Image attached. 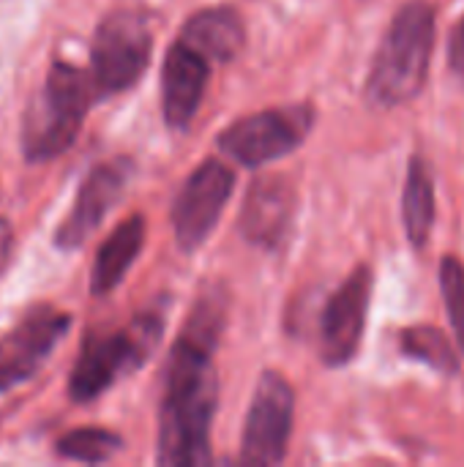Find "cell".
<instances>
[{
    "mask_svg": "<svg viewBox=\"0 0 464 467\" xmlns=\"http://www.w3.org/2000/svg\"><path fill=\"white\" fill-rule=\"evenodd\" d=\"M435 33L438 19L429 3L416 0L399 8L377 47L372 74L366 79V99L375 107H402L424 90L435 49Z\"/></svg>",
    "mask_w": 464,
    "mask_h": 467,
    "instance_id": "7a4b0ae2",
    "label": "cell"
},
{
    "mask_svg": "<svg viewBox=\"0 0 464 467\" xmlns=\"http://www.w3.org/2000/svg\"><path fill=\"white\" fill-rule=\"evenodd\" d=\"M402 353L413 361H421L432 367L440 375H457L459 372V353L449 342V337L435 326H413L402 331L399 337Z\"/></svg>",
    "mask_w": 464,
    "mask_h": 467,
    "instance_id": "e0dca14e",
    "label": "cell"
},
{
    "mask_svg": "<svg viewBox=\"0 0 464 467\" xmlns=\"http://www.w3.org/2000/svg\"><path fill=\"white\" fill-rule=\"evenodd\" d=\"M161 334V320L139 317L129 328L88 334L79 358L71 372L68 394L74 402H90L101 397L123 375L134 372L153 350Z\"/></svg>",
    "mask_w": 464,
    "mask_h": 467,
    "instance_id": "277c9868",
    "label": "cell"
},
{
    "mask_svg": "<svg viewBox=\"0 0 464 467\" xmlns=\"http://www.w3.org/2000/svg\"><path fill=\"white\" fill-rule=\"evenodd\" d=\"M153 33L142 14L115 11L96 27L90 49V79L96 93H123L137 85L150 63Z\"/></svg>",
    "mask_w": 464,
    "mask_h": 467,
    "instance_id": "5b68a950",
    "label": "cell"
},
{
    "mask_svg": "<svg viewBox=\"0 0 464 467\" xmlns=\"http://www.w3.org/2000/svg\"><path fill=\"white\" fill-rule=\"evenodd\" d=\"M372 287V268L358 265L328 298L320 320V358L325 367H345L356 358L366 328Z\"/></svg>",
    "mask_w": 464,
    "mask_h": 467,
    "instance_id": "9c48e42d",
    "label": "cell"
},
{
    "mask_svg": "<svg viewBox=\"0 0 464 467\" xmlns=\"http://www.w3.org/2000/svg\"><path fill=\"white\" fill-rule=\"evenodd\" d=\"M96 85L90 74L71 63H52L41 90L25 109L22 153L30 161H46L68 150L82 129Z\"/></svg>",
    "mask_w": 464,
    "mask_h": 467,
    "instance_id": "3957f363",
    "label": "cell"
},
{
    "mask_svg": "<svg viewBox=\"0 0 464 467\" xmlns=\"http://www.w3.org/2000/svg\"><path fill=\"white\" fill-rule=\"evenodd\" d=\"M295 394L279 372H265L257 383L246 430L241 441V460L246 465H279L293 435Z\"/></svg>",
    "mask_w": 464,
    "mask_h": 467,
    "instance_id": "52a82bcc",
    "label": "cell"
},
{
    "mask_svg": "<svg viewBox=\"0 0 464 467\" xmlns=\"http://www.w3.org/2000/svg\"><path fill=\"white\" fill-rule=\"evenodd\" d=\"M11 246H14L11 230H8V224L0 219V274H3V268L8 265V260H11Z\"/></svg>",
    "mask_w": 464,
    "mask_h": 467,
    "instance_id": "44dd1931",
    "label": "cell"
},
{
    "mask_svg": "<svg viewBox=\"0 0 464 467\" xmlns=\"http://www.w3.org/2000/svg\"><path fill=\"white\" fill-rule=\"evenodd\" d=\"M142 244H145V219L134 213L123 219L115 227V233L101 244L96 263H93V274H90V293L93 296L112 293L129 274L131 263L139 257Z\"/></svg>",
    "mask_w": 464,
    "mask_h": 467,
    "instance_id": "9a60e30c",
    "label": "cell"
},
{
    "mask_svg": "<svg viewBox=\"0 0 464 467\" xmlns=\"http://www.w3.org/2000/svg\"><path fill=\"white\" fill-rule=\"evenodd\" d=\"M402 219L405 233L416 249H424L432 227H435V178L429 164L421 156H413L405 178V194H402Z\"/></svg>",
    "mask_w": 464,
    "mask_h": 467,
    "instance_id": "2e32d148",
    "label": "cell"
},
{
    "mask_svg": "<svg viewBox=\"0 0 464 467\" xmlns=\"http://www.w3.org/2000/svg\"><path fill=\"white\" fill-rule=\"evenodd\" d=\"M232 186H235L232 170L216 159L202 161L189 175V181L183 183V189L172 205L175 244L186 254L197 252L211 238V233L216 230L219 216L232 194Z\"/></svg>",
    "mask_w": 464,
    "mask_h": 467,
    "instance_id": "ba28073f",
    "label": "cell"
},
{
    "mask_svg": "<svg viewBox=\"0 0 464 467\" xmlns=\"http://www.w3.org/2000/svg\"><path fill=\"white\" fill-rule=\"evenodd\" d=\"M208 74L211 63L200 52L183 41L170 47L161 68V109L170 129H186L194 120V112L202 104Z\"/></svg>",
    "mask_w": 464,
    "mask_h": 467,
    "instance_id": "7c38bea8",
    "label": "cell"
},
{
    "mask_svg": "<svg viewBox=\"0 0 464 467\" xmlns=\"http://www.w3.org/2000/svg\"><path fill=\"white\" fill-rule=\"evenodd\" d=\"M71 317L66 312L41 306L27 312L11 331L0 337V391L16 389L30 380L52 356Z\"/></svg>",
    "mask_w": 464,
    "mask_h": 467,
    "instance_id": "30bf717a",
    "label": "cell"
},
{
    "mask_svg": "<svg viewBox=\"0 0 464 467\" xmlns=\"http://www.w3.org/2000/svg\"><path fill=\"white\" fill-rule=\"evenodd\" d=\"M216 334L219 309L208 312L202 304L170 353L159 413V465L200 467L211 462V421L219 400V380L211 358Z\"/></svg>",
    "mask_w": 464,
    "mask_h": 467,
    "instance_id": "6da1fadb",
    "label": "cell"
},
{
    "mask_svg": "<svg viewBox=\"0 0 464 467\" xmlns=\"http://www.w3.org/2000/svg\"><path fill=\"white\" fill-rule=\"evenodd\" d=\"M118 449H120V438L112 435L109 430H96V427L68 432L57 443V454L74 462H107L118 454Z\"/></svg>",
    "mask_w": 464,
    "mask_h": 467,
    "instance_id": "ac0fdd59",
    "label": "cell"
},
{
    "mask_svg": "<svg viewBox=\"0 0 464 467\" xmlns=\"http://www.w3.org/2000/svg\"><path fill=\"white\" fill-rule=\"evenodd\" d=\"M243 22L232 8L197 11L180 33V41L200 52L208 63H227L243 47Z\"/></svg>",
    "mask_w": 464,
    "mask_h": 467,
    "instance_id": "5bb4252c",
    "label": "cell"
},
{
    "mask_svg": "<svg viewBox=\"0 0 464 467\" xmlns=\"http://www.w3.org/2000/svg\"><path fill=\"white\" fill-rule=\"evenodd\" d=\"M295 213V194L284 178H260L246 194L241 233L246 241L273 249L284 241Z\"/></svg>",
    "mask_w": 464,
    "mask_h": 467,
    "instance_id": "4fadbf2b",
    "label": "cell"
},
{
    "mask_svg": "<svg viewBox=\"0 0 464 467\" xmlns=\"http://www.w3.org/2000/svg\"><path fill=\"white\" fill-rule=\"evenodd\" d=\"M440 290H443V304H446L454 337L464 350V265L454 254H446L440 263Z\"/></svg>",
    "mask_w": 464,
    "mask_h": 467,
    "instance_id": "d6986e66",
    "label": "cell"
},
{
    "mask_svg": "<svg viewBox=\"0 0 464 467\" xmlns=\"http://www.w3.org/2000/svg\"><path fill=\"white\" fill-rule=\"evenodd\" d=\"M131 175V164L126 159L118 161H104L96 170H90V175L85 178L71 213L63 219L55 244L60 249H79L90 233L104 222V216L109 213V208L120 200L126 183Z\"/></svg>",
    "mask_w": 464,
    "mask_h": 467,
    "instance_id": "8fae6325",
    "label": "cell"
},
{
    "mask_svg": "<svg viewBox=\"0 0 464 467\" xmlns=\"http://www.w3.org/2000/svg\"><path fill=\"white\" fill-rule=\"evenodd\" d=\"M449 68L464 82V16L454 25L449 38Z\"/></svg>",
    "mask_w": 464,
    "mask_h": 467,
    "instance_id": "ffe728a7",
    "label": "cell"
},
{
    "mask_svg": "<svg viewBox=\"0 0 464 467\" xmlns=\"http://www.w3.org/2000/svg\"><path fill=\"white\" fill-rule=\"evenodd\" d=\"M312 126L314 109L309 104L276 107L235 120L219 134V148L243 167H260L301 148Z\"/></svg>",
    "mask_w": 464,
    "mask_h": 467,
    "instance_id": "8992f818",
    "label": "cell"
}]
</instances>
